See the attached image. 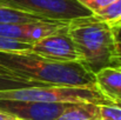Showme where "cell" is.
<instances>
[{"instance_id":"obj_20","label":"cell","mask_w":121,"mask_h":120,"mask_svg":"<svg viewBox=\"0 0 121 120\" xmlns=\"http://www.w3.org/2000/svg\"><path fill=\"white\" fill-rule=\"evenodd\" d=\"M0 1H7V0H0Z\"/></svg>"},{"instance_id":"obj_11","label":"cell","mask_w":121,"mask_h":120,"mask_svg":"<svg viewBox=\"0 0 121 120\" xmlns=\"http://www.w3.org/2000/svg\"><path fill=\"white\" fill-rule=\"evenodd\" d=\"M27 86H37V85H34V84H32L30 81H26V80L0 73V91H2V89H12V88H20V87H27Z\"/></svg>"},{"instance_id":"obj_10","label":"cell","mask_w":121,"mask_h":120,"mask_svg":"<svg viewBox=\"0 0 121 120\" xmlns=\"http://www.w3.org/2000/svg\"><path fill=\"white\" fill-rule=\"evenodd\" d=\"M94 15L117 31L121 25V0H114L112 4L96 12Z\"/></svg>"},{"instance_id":"obj_18","label":"cell","mask_w":121,"mask_h":120,"mask_svg":"<svg viewBox=\"0 0 121 120\" xmlns=\"http://www.w3.org/2000/svg\"><path fill=\"white\" fill-rule=\"evenodd\" d=\"M117 57L121 58V44H118V42H117Z\"/></svg>"},{"instance_id":"obj_15","label":"cell","mask_w":121,"mask_h":120,"mask_svg":"<svg viewBox=\"0 0 121 120\" xmlns=\"http://www.w3.org/2000/svg\"><path fill=\"white\" fill-rule=\"evenodd\" d=\"M115 39L118 44H121V25L118 27V30L115 31Z\"/></svg>"},{"instance_id":"obj_5","label":"cell","mask_w":121,"mask_h":120,"mask_svg":"<svg viewBox=\"0 0 121 120\" xmlns=\"http://www.w3.org/2000/svg\"><path fill=\"white\" fill-rule=\"evenodd\" d=\"M67 26L33 42L31 51L52 61H81L78 48L67 32Z\"/></svg>"},{"instance_id":"obj_12","label":"cell","mask_w":121,"mask_h":120,"mask_svg":"<svg viewBox=\"0 0 121 120\" xmlns=\"http://www.w3.org/2000/svg\"><path fill=\"white\" fill-rule=\"evenodd\" d=\"M31 47V44L0 37V51H27Z\"/></svg>"},{"instance_id":"obj_14","label":"cell","mask_w":121,"mask_h":120,"mask_svg":"<svg viewBox=\"0 0 121 120\" xmlns=\"http://www.w3.org/2000/svg\"><path fill=\"white\" fill-rule=\"evenodd\" d=\"M81 5H83L88 11H91L93 14L99 12L100 9L105 8L109 4H112L114 0H78Z\"/></svg>"},{"instance_id":"obj_1","label":"cell","mask_w":121,"mask_h":120,"mask_svg":"<svg viewBox=\"0 0 121 120\" xmlns=\"http://www.w3.org/2000/svg\"><path fill=\"white\" fill-rule=\"evenodd\" d=\"M0 73L30 81L37 86H96L95 74L82 61H52L31 49L0 51Z\"/></svg>"},{"instance_id":"obj_13","label":"cell","mask_w":121,"mask_h":120,"mask_svg":"<svg viewBox=\"0 0 121 120\" xmlns=\"http://www.w3.org/2000/svg\"><path fill=\"white\" fill-rule=\"evenodd\" d=\"M101 120H121V107L112 104L99 105Z\"/></svg>"},{"instance_id":"obj_19","label":"cell","mask_w":121,"mask_h":120,"mask_svg":"<svg viewBox=\"0 0 121 120\" xmlns=\"http://www.w3.org/2000/svg\"><path fill=\"white\" fill-rule=\"evenodd\" d=\"M7 120H24V119H20V118H17V117H13V116H12V117H9Z\"/></svg>"},{"instance_id":"obj_9","label":"cell","mask_w":121,"mask_h":120,"mask_svg":"<svg viewBox=\"0 0 121 120\" xmlns=\"http://www.w3.org/2000/svg\"><path fill=\"white\" fill-rule=\"evenodd\" d=\"M41 20L43 19L19 8L12 7L5 1H0V24H24Z\"/></svg>"},{"instance_id":"obj_4","label":"cell","mask_w":121,"mask_h":120,"mask_svg":"<svg viewBox=\"0 0 121 120\" xmlns=\"http://www.w3.org/2000/svg\"><path fill=\"white\" fill-rule=\"evenodd\" d=\"M5 2L43 20L56 22L68 24L72 20L93 14L78 0H7Z\"/></svg>"},{"instance_id":"obj_16","label":"cell","mask_w":121,"mask_h":120,"mask_svg":"<svg viewBox=\"0 0 121 120\" xmlns=\"http://www.w3.org/2000/svg\"><path fill=\"white\" fill-rule=\"evenodd\" d=\"M112 66H118V67H121V58L120 57H115V58L113 59Z\"/></svg>"},{"instance_id":"obj_6","label":"cell","mask_w":121,"mask_h":120,"mask_svg":"<svg viewBox=\"0 0 121 120\" xmlns=\"http://www.w3.org/2000/svg\"><path fill=\"white\" fill-rule=\"evenodd\" d=\"M69 102H24V101H0V112L24 120H55Z\"/></svg>"},{"instance_id":"obj_8","label":"cell","mask_w":121,"mask_h":120,"mask_svg":"<svg viewBox=\"0 0 121 120\" xmlns=\"http://www.w3.org/2000/svg\"><path fill=\"white\" fill-rule=\"evenodd\" d=\"M55 120H101L100 107L92 102L72 104Z\"/></svg>"},{"instance_id":"obj_3","label":"cell","mask_w":121,"mask_h":120,"mask_svg":"<svg viewBox=\"0 0 121 120\" xmlns=\"http://www.w3.org/2000/svg\"><path fill=\"white\" fill-rule=\"evenodd\" d=\"M0 101L24 102H92L98 105L111 104L98 89V87H72V86H27L0 91Z\"/></svg>"},{"instance_id":"obj_21","label":"cell","mask_w":121,"mask_h":120,"mask_svg":"<svg viewBox=\"0 0 121 120\" xmlns=\"http://www.w3.org/2000/svg\"><path fill=\"white\" fill-rule=\"evenodd\" d=\"M117 106H120V107H121V105H117Z\"/></svg>"},{"instance_id":"obj_7","label":"cell","mask_w":121,"mask_h":120,"mask_svg":"<svg viewBox=\"0 0 121 120\" xmlns=\"http://www.w3.org/2000/svg\"><path fill=\"white\" fill-rule=\"evenodd\" d=\"M95 85L112 105H121V67L107 66L98 71Z\"/></svg>"},{"instance_id":"obj_17","label":"cell","mask_w":121,"mask_h":120,"mask_svg":"<svg viewBox=\"0 0 121 120\" xmlns=\"http://www.w3.org/2000/svg\"><path fill=\"white\" fill-rule=\"evenodd\" d=\"M9 117H12V116H9V114H6V113H2V112H0V120H7Z\"/></svg>"},{"instance_id":"obj_2","label":"cell","mask_w":121,"mask_h":120,"mask_svg":"<svg viewBox=\"0 0 121 120\" xmlns=\"http://www.w3.org/2000/svg\"><path fill=\"white\" fill-rule=\"evenodd\" d=\"M67 32L73 39L81 61L95 74L112 66L117 57L115 30L94 14L68 22Z\"/></svg>"}]
</instances>
